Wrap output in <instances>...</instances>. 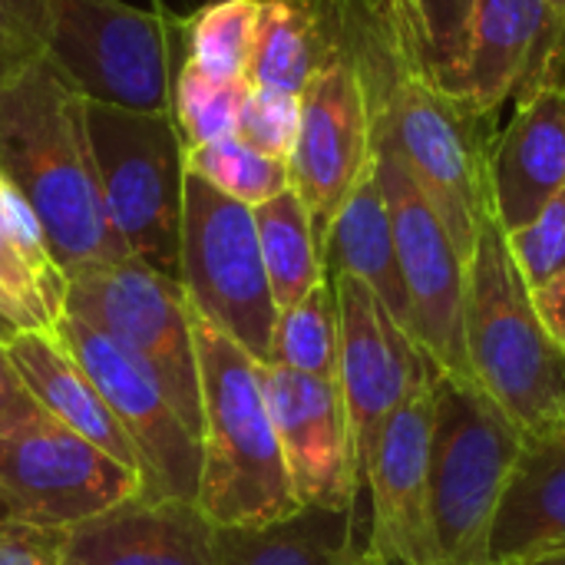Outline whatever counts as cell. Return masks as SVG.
<instances>
[{"instance_id":"6da1fadb","label":"cell","mask_w":565,"mask_h":565,"mask_svg":"<svg viewBox=\"0 0 565 565\" xmlns=\"http://www.w3.org/2000/svg\"><path fill=\"white\" fill-rule=\"evenodd\" d=\"M0 179L36 215L63 278L129 258L99 192L83 96L46 56L0 83Z\"/></svg>"},{"instance_id":"7a4b0ae2","label":"cell","mask_w":565,"mask_h":565,"mask_svg":"<svg viewBox=\"0 0 565 565\" xmlns=\"http://www.w3.org/2000/svg\"><path fill=\"white\" fill-rule=\"evenodd\" d=\"M192 334L202 381L195 507L215 530H255L295 516L301 503L285 467L262 364L195 311Z\"/></svg>"},{"instance_id":"3957f363","label":"cell","mask_w":565,"mask_h":565,"mask_svg":"<svg viewBox=\"0 0 565 565\" xmlns=\"http://www.w3.org/2000/svg\"><path fill=\"white\" fill-rule=\"evenodd\" d=\"M463 341L473 381L523 437L565 427V351L546 331L497 218L467 262Z\"/></svg>"},{"instance_id":"277c9868","label":"cell","mask_w":565,"mask_h":565,"mask_svg":"<svg viewBox=\"0 0 565 565\" xmlns=\"http://www.w3.org/2000/svg\"><path fill=\"white\" fill-rule=\"evenodd\" d=\"M374 139L391 142L444 218L457 252L470 262L483 225L493 218L490 146L463 99L427 79L411 56L371 93Z\"/></svg>"},{"instance_id":"5b68a950","label":"cell","mask_w":565,"mask_h":565,"mask_svg":"<svg viewBox=\"0 0 565 565\" xmlns=\"http://www.w3.org/2000/svg\"><path fill=\"white\" fill-rule=\"evenodd\" d=\"M523 440L480 384L437 371L427 487L440 565H493L490 536Z\"/></svg>"},{"instance_id":"8992f818","label":"cell","mask_w":565,"mask_h":565,"mask_svg":"<svg viewBox=\"0 0 565 565\" xmlns=\"http://www.w3.org/2000/svg\"><path fill=\"white\" fill-rule=\"evenodd\" d=\"M86 139L109 222L132 258L179 281L185 142L172 113L83 99Z\"/></svg>"},{"instance_id":"52a82bcc","label":"cell","mask_w":565,"mask_h":565,"mask_svg":"<svg viewBox=\"0 0 565 565\" xmlns=\"http://www.w3.org/2000/svg\"><path fill=\"white\" fill-rule=\"evenodd\" d=\"M179 20L122 0H50L46 60L89 103L172 113Z\"/></svg>"},{"instance_id":"ba28073f","label":"cell","mask_w":565,"mask_h":565,"mask_svg":"<svg viewBox=\"0 0 565 565\" xmlns=\"http://www.w3.org/2000/svg\"><path fill=\"white\" fill-rule=\"evenodd\" d=\"M63 315H73L126 348L169 394L202 444V381L192 308L179 281L139 258L93 265L66 278Z\"/></svg>"},{"instance_id":"9c48e42d","label":"cell","mask_w":565,"mask_h":565,"mask_svg":"<svg viewBox=\"0 0 565 565\" xmlns=\"http://www.w3.org/2000/svg\"><path fill=\"white\" fill-rule=\"evenodd\" d=\"M179 285L189 308L268 364L278 305L268 285L255 209L185 169Z\"/></svg>"},{"instance_id":"30bf717a","label":"cell","mask_w":565,"mask_h":565,"mask_svg":"<svg viewBox=\"0 0 565 565\" xmlns=\"http://www.w3.org/2000/svg\"><path fill=\"white\" fill-rule=\"evenodd\" d=\"M136 493V470L43 411L0 427V507L10 523L63 533Z\"/></svg>"},{"instance_id":"8fae6325","label":"cell","mask_w":565,"mask_h":565,"mask_svg":"<svg viewBox=\"0 0 565 565\" xmlns=\"http://www.w3.org/2000/svg\"><path fill=\"white\" fill-rule=\"evenodd\" d=\"M374 166L391 209L397 262L414 315V341L444 374L473 381L463 341L467 262L404 156L391 142L374 139Z\"/></svg>"},{"instance_id":"7c38bea8","label":"cell","mask_w":565,"mask_h":565,"mask_svg":"<svg viewBox=\"0 0 565 565\" xmlns=\"http://www.w3.org/2000/svg\"><path fill=\"white\" fill-rule=\"evenodd\" d=\"M53 334L93 377L109 414L129 437L139 460L142 493L156 500L195 503L202 444L185 427L162 384L126 348L73 315H60Z\"/></svg>"},{"instance_id":"4fadbf2b","label":"cell","mask_w":565,"mask_h":565,"mask_svg":"<svg viewBox=\"0 0 565 565\" xmlns=\"http://www.w3.org/2000/svg\"><path fill=\"white\" fill-rule=\"evenodd\" d=\"M341 315V364L338 387L344 397L354 467L361 497L367 493V473L384 437L387 420L420 394L440 371L424 348L391 318V311L374 298V291L351 278H331Z\"/></svg>"},{"instance_id":"5bb4252c","label":"cell","mask_w":565,"mask_h":565,"mask_svg":"<svg viewBox=\"0 0 565 565\" xmlns=\"http://www.w3.org/2000/svg\"><path fill=\"white\" fill-rule=\"evenodd\" d=\"M298 99L301 122L288 175L321 245L331 218L374 162V109L361 73L348 63L321 70Z\"/></svg>"},{"instance_id":"9a60e30c","label":"cell","mask_w":565,"mask_h":565,"mask_svg":"<svg viewBox=\"0 0 565 565\" xmlns=\"http://www.w3.org/2000/svg\"><path fill=\"white\" fill-rule=\"evenodd\" d=\"M262 384L298 503L358 516L354 440L338 381L262 364Z\"/></svg>"},{"instance_id":"2e32d148","label":"cell","mask_w":565,"mask_h":565,"mask_svg":"<svg viewBox=\"0 0 565 565\" xmlns=\"http://www.w3.org/2000/svg\"><path fill=\"white\" fill-rule=\"evenodd\" d=\"M434 381L387 420L367 473V497H371L367 543L387 565H440L434 523H430V487H427Z\"/></svg>"},{"instance_id":"e0dca14e","label":"cell","mask_w":565,"mask_h":565,"mask_svg":"<svg viewBox=\"0 0 565 565\" xmlns=\"http://www.w3.org/2000/svg\"><path fill=\"white\" fill-rule=\"evenodd\" d=\"M63 565H218L215 526L195 503L136 493L56 533Z\"/></svg>"},{"instance_id":"ac0fdd59","label":"cell","mask_w":565,"mask_h":565,"mask_svg":"<svg viewBox=\"0 0 565 565\" xmlns=\"http://www.w3.org/2000/svg\"><path fill=\"white\" fill-rule=\"evenodd\" d=\"M563 36L565 20L546 0H473L460 99L490 119L513 89L530 93L553 73Z\"/></svg>"},{"instance_id":"d6986e66","label":"cell","mask_w":565,"mask_h":565,"mask_svg":"<svg viewBox=\"0 0 565 565\" xmlns=\"http://www.w3.org/2000/svg\"><path fill=\"white\" fill-rule=\"evenodd\" d=\"M493 218L503 232L530 225L565 189V79L546 73L490 146Z\"/></svg>"},{"instance_id":"ffe728a7","label":"cell","mask_w":565,"mask_h":565,"mask_svg":"<svg viewBox=\"0 0 565 565\" xmlns=\"http://www.w3.org/2000/svg\"><path fill=\"white\" fill-rule=\"evenodd\" d=\"M565 550V427L526 437L507 480L490 563L513 565Z\"/></svg>"},{"instance_id":"44dd1931","label":"cell","mask_w":565,"mask_h":565,"mask_svg":"<svg viewBox=\"0 0 565 565\" xmlns=\"http://www.w3.org/2000/svg\"><path fill=\"white\" fill-rule=\"evenodd\" d=\"M7 351H10V361H13L23 387L30 391V397L36 401V407L43 414L56 417L60 424H66L70 430H76L79 437H86L89 444L106 450L113 460H119L122 467L139 473V460H136L129 437L109 414L93 377L70 354V348L53 334V328L20 331L7 344Z\"/></svg>"},{"instance_id":"7402d4cb","label":"cell","mask_w":565,"mask_h":565,"mask_svg":"<svg viewBox=\"0 0 565 565\" xmlns=\"http://www.w3.org/2000/svg\"><path fill=\"white\" fill-rule=\"evenodd\" d=\"M321 265L324 278L351 275L364 281L374 291V298L391 311V318L414 338V315L397 262L391 209L374 162L364 169V175L331 218L321 238Z\"/></svg>"},{"instance_id":"603a6c76","label":"cell","mask_w":565,"mask_h":565,"mask_svg":"<svg viewBox=\"0 0 565 565\" xmlns=\"http://www.w3.org/2000/svg\"><path fill=\"white\" fill-rule=\"evenodd\" d=\"M358 516L301 507L295 516L255 530H215L218 565H338L354 536Z\"/></svg>"},{"instance_id":"cb8c5ba5","label":"cell","mask_w":565,"mask_h":565,"mask_svg":"<svg viewBox=\"0 0 565 565\" xmlns=\"http://www.w3.org/2000/svg\"><path fill=\"white\" fill-rule=\"evenodd\" d=\"M258 245L278 311L298 305L324 281L321 245L311 215L295 189L255 205Z\"/></svg>"},{"instance_id":"d4e9b609","label":"cell","mask_w":565,"mask_h":565,"mask_svg":"<svg viewBox=\"0 0 565 565\" xmlns=\"http://www.w3.org/2000/svg\"><path fill=\"white\" fill-rule=\"evenodd\" d=\"M411 63L460 99L473 0H384Z\"/></svg>"},{"instance_id":"484cf974","label":"cell","mask_w":565,"mask_h":565,"mask_svg":"<svg viewBox=\"0 0 565 565\" xmlns=\"http://www.w3.org/2000/svg\"><path fill=\"white\" fill-rule=\"evenodd\" d=\"M268 364L338 381L341 315H338V295H334L331 278H324L298 305L278 311Z\"/></svg>"},{"instance_id":"4316f807","label":"cell","mask_w":565,"mask_h":565,"mask_svg":"<svg viewBox=\"0 0 565 565\" xmlns=\"http://www.w3.org/2000/svg\"><path fill=\"white\" fill-rule=\"evenodd\" d=\"M248 79H218L209 76L189 56L179 63L172 86V119L185 149L218 142L238 132L242 106L248 99Z\"/></svg>"},{"instance_id":"83f0119b","label":"cell","mask_w":565,"mask_h":565,"mask_svg":"<svg viewBox=\"0 0 565 565\" xmlns=\"http://www.w3.org/2000/svg\"><path fill=\"white\" fill-rule=\"evenodd\" d=\"M185 169L248 209L291 189L288 162L252 149L238 136L185 149Z\"/></svg>"},{"instance_id":"f1b7e54d","label":"cell","mask_w":565,"mask_h":565,"mask_svg":"<svg viewBox=\"0 0 565 565\" xmlns=\"http://www.w3.org/2000/svg\"><path fill=\"white\" fill-rule=\"evenodd\" d=\"M189 60L218 79H248L258 30V0H218L189 23Z\"/></svg>"},{"instance_id":"f546056e","label":"cell","mask_w":565,"mask_h":565,"mask_svg":"<svg viewBox=\"0 0 565 565\" xmlns=\"http://www.w3.org/2000/svg\"><path fill=\"white\" fill-rule=\"evenodd\" d=\"M298 122H301V99L298 96L252 86L248 99L242 106V119H238L235 136L242 142H248L252 149L288 162L295 139H298Z\"/></svg>"},{"instance_id":"4dcf8cb0","label":"cell","mask_w":565,"mask_h":565,"mask_svg":"<svg viewBox=\"0 0 565 565\" xmlns=\"http://www.w3.org/2000/svg\"><path fill=\"white\" fill-rule=\"evenodd\" d=\"M507 242L530 288L565 275V189L530 225L507 232Z\"/></svg>"},{"instance_id":"1f68e13d","label":"cell","mask_w":565,"mask_h":565,"mask_svg":"<svg viewBox=\"0 0 565 565\" xmlns=\"http://www.w3.org/2000/svg\"><path fill=\"white\" fill-rule=\"evenodd\" d=\"M50 0H0V83L46 56Z\"/></svg>"},{"instance_id":"d6a6232c","label":"cell","mask_w":565,"mask_h":565,"mask_svg":"<svg viewBox=\"0 0 565 565\" xmlns=\"http://www.w3.org/2000/svg\"><path fill=\"white\" fill-rule=\"evenodd\" d=\"M0 565H63L56 533L0 523Z\"/></svg>"},{"instance_id":"836d02e7","label":"cell","mask_w":565,"mask_h":565,"mask_svg":"<svg viewBox=\"0 0 565 565\" xmlns=\"http://www.w3.org/2000/svg\"><path fill=\"white\" fill-rule=\"evenodd\" d=\"M40 407L36 401L30 397V391L23 387L13 361H10V351L7 344L0 341V427H10V424H20L26 417H33Z\"/></svg>"},{"instance_id":"e575fe53","label":"cell","mask_w":565,"mask_h":565,"mask_svg":"<svg viewBox=\"0 0 565 565\" xmlns=\"http://www.w3.org/2000/svg\"><path fill=\"white\" fill-rule=\"evenodd\" d=\"M533 301H536V311H540L546 331L565 351V275L533 288Z\"/></svg>"},{"instance_id":"d590c367","label":"cell","mask_w":565,"mask_h":565,"mask_svg":"<svg viewBox=\"0 0 565 565\" xmlns=\"http://www.w3.org/2000/svg\"><path fill=\"white\" fill-rule=\"evenodd\" d=\"M0 315H7V318H10V321L20 328V331H30V328H36V324H33V318L26 315V308H23V305H20V301H17V298H13V295L3 288V281H0Z\"/></svg>"},{"instance_id":"8d00e7d4","label":"cell","mask_w":565,"mask_h":565,"mask_svg":"<svg viewBox=\"0 0 565 565\" xmlns=\"http://www.w3.org/2000/svg\"><path fill=\"white\" fill-rule=\"evenodd\" d=\"M338 565H387V563L374 553V546H371V543H351V546L344 550V556H341V563Z\"/></svg>"},{"instance_id":"74e56055","label":"cell","mask_w":565,"mask_h":565,"mask_svg":"<svg viewBox=\"0 0 565 565\" xmlns=\"http://www.w3.org/2000/svg\"><path fill=\"white\" fill-rule=\"evenodd\" d=\"M17 334H20V328H17L7 315H0V341H3V344H10Z\"/></svg>"},{"instance_id":"f35d334b","label":"cell","mask_w":565,"mask_h":565,"mask_svg":"<svg viewBox=\"0 0 565 565\" xmlns=\"http://www.w3.org/2000/svg\"><path fill=\"white\" fill-rule=\"evenodd\" d=\"M513 565H565L563 556H536V559H526V563H513Z\"/></svg>"},{"instance_id":"ab89813d","label":"cell","mask_w":565,"mask_h":565,"mask_svg":"<svg viewBox=\"0 0 565 565\" xmlns=\"http://www.w3.org/2000/svg\"><path fill=\"white\" fill-rule=\"evenodd\" d=\"M546 3L553 7V13H556V17H563L565 20V0H546Z\"/></svg>"},{"instance_id":"60d3db41","label":"cell","mask_w":565,"mask_h":565,"mask_svg":"<svg viewBox=\"0 0 565 565\" xmlns=\"http://www.w3.org/2000/svg\"><path fill=\"white\" fill-rule=\"evenodd\" d=\"M0 523H7V510L0 507Z\"/></svg>"}]
</instances>
